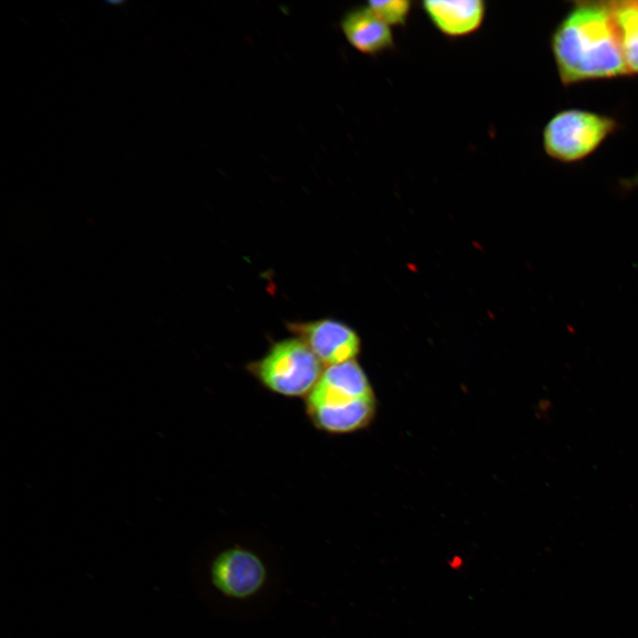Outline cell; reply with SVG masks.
Segmentation results:
<instances>
[{
    "mask_svg": "<svg viewBox=\"0 0 638 638\" xmlns=\"http://www.w3.org/2000/svg\"><path fill=\"white\" fill-rule=\"evenodd\" d=\"M550 46L563 84L632 74L610 1H576L556 26Z\"/></svg>",
    "mask_w": 638,
    "mask_h": 638,
    "instance_id": "obj_1",
    "label": "cell"
},
{
    "mask_svg": "<svg viewBox=\"0 0 638 638\" xmlns=\"http://www.w3.org/2000/svg\"><path fill=\"white\" fill-rule=\"evenodd\" d=\"M313 424L331 434L353 432L368 425L375 399L362 367L355 360L325 367L305 398Z\"/></svg>",
    "mask_w": 638,
    "mask_h": 638,
    "instance_id": "obj_2",
    "label": "cell"
},
{
    "mask_svg": "<svg viewBox=\"0 0 638 638\" xmlns=\"http://www.w3.org/2000/svg\"><path fill=\"white\" fill-rule=\"evenodd\" d=\"M206 578L220 599L236 604L260 598L269 588V562L257 550L231 544L215 552L207 563Z\"/></svg>",
    "mask_w": 638,
    "mask_h": 638,
    "instance_id": "obj_3",
    "label": "cell"
},
{
    "mask_svg": "<svg viewBox=\"0 0 638 638\" xmlns=\"http://www.w3.org/2000/svg\"><path fill=\"white\" fill-rule=\"evenodd\" d=\"M324 366L299 338L276 342L247 370L265 388L288 398H306L314 388Z\"/></svg>",
    "mask_w": 638,
    "mask_h": 638,
    "instance_id": "obj_4",
    "label": "cell"
},
{
    "mask_svg": "<svg viewBox=\"0 0 638 638\" xmlns=\"http://www.w3.org/2000/svg\"><path fill=\"white\" fill-rule=\"evenodd\" d=\"M616 128L617 122L610 116L583 109L563 110L545 125L543 149L555 160L576 162L593 153Z\"/></svg>",
    "mask_w": 638,
    "mask_h": 638,
    "instance_id": "obj_5",
    "label": "cell"
},
{
    "mask_svg": "<svg viewBox=\"0 0 638 638\" xmlns=\"http://www.w3.org/2000/svg\"><path fill=\"white\" fill-rule=\"evenodd\" d=\"M287 327L310 348L324 368L354 360L360 352L358 335L341 322L321 319L289 323Z\"/></svg>",
    "mask_w": 638,
    "mask_h": 638,
    "instance_id": "obj_6",
    "label": "cell"
},
{
    "mask_svg": "<svg viewBox=\"0 0 638 638\" xmlns=\"http://www.w3.org/2000/svg\"><path fill=\"white\" fill-rule=\"evenodd\" d=\"M421 8L433 27L450 38L467 36L478 30L486 18L483 0H424Z\"/></svg>",
    "mask_w": 638,
    "mask_h": 638,
    "instance_id": "obj_7",
    "label": "cell"
},
{
    "mask_svg": "<svg viewBox=\"0 0 638 638\" xmlns=\"http://www.w3.org/2000/svg\"><path fill=\"white\" fill-rule=\"evenodd\" d=\"M341 27L348 43L363 54L375 56L394 45L391 27L367 6L348 12L342 19Z\"/></svg>",
    "mask_w": 638,
    "mask_h": 638,
    "instance_id": "obj_8",
    "label": "cell"
},
{
    "mask_svg": "<svg viewBox=\"0 0 638 638\" xmlns=\"http://www.w3.org/2000/svg\"><path fill=\"white\" fill-rule=\"evenodd\" d=\"M631 73H638V1H610Z\"/></svg>",
    "mask_w": 638,
    "mask_h": 638,
    "instance_id": "obj_9",
    "label": "cell"
},
{
    "mask_svg": "<svg viewBox=\"0 0 638 638\" xmlns=\"http://www.w3.org/2000/svg\"><path fill=\"white\" fill-rule=\"evenodd\" d=\"M367 7L390 27H402L408 19L412 3L408 0L370 1Z\"/></svg>",
    "mask_w": 638,
    "mask_h": 638,
    "instance_id": "obj_10",
    "label": "cell"
},
{
    "mask_svg": "<svg viewBox=\"0 0 638 638\" xmlns=\"http://www.w3.org/2000/svg\"><path fill=\"white\" fill-rule=\"evenodd\" d=\"M622 185L627 190L638 187V173L632 178L623 181Z\"/></svg>",
    "mask_w": 638,
    "mask_h": 638,
    "instance_id": "obj_11",
    "label": "cell"
}]
</instances>
